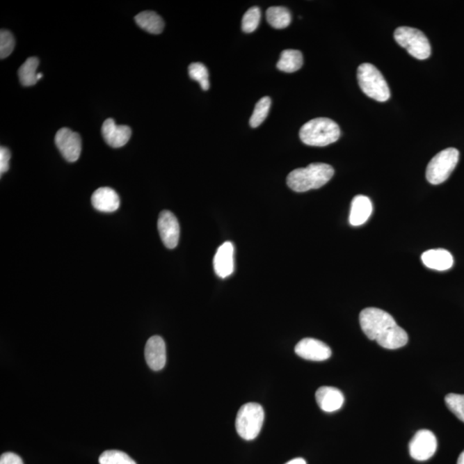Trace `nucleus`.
Segmentation results:
<instances>
[{"label":"nucleus","instance_id":"nucleus-1","mask_svg":"<svg viewBox=\"0 0 464 464\" xmlns=\"http://www.w3.org/2000/svg\"><path fill=\"white\" fill-rule=\"evenodd\" d=\"M360 323L365 335L382 348L397 349L407 344L406 331L398 326L393 317L385 310L367 308L360 312Z\"/></svg>","mask_w":464,"mask_h":464},{"label":"nucleus","instance_id":"nucleus-2","mask_svg":"<svg viewBox=\"0 0 464 464\" xmlns=\"http://www.w3.org/2000/svg\"><path fill=\"white\" fill-rule=\"evenodd\" d=\"M335 174L334 168L323 163H310L305 168H298L288 175V187L295 192L303 193L323 187Z\"/></svg>","mask_w":464,"mask_h":464},{"label":"nucleus","instance_id":"nucleus-3","mask_svg":"<svg viewBox=\"0 0 464 464\" xmlns=\"http://www.w3.org/2000/svg\"><path fill=\"white\" fill-rule=\"evenodd\" d=\"M341 130L338 124L328 118H316L305 124L299 131L303 143L310 146H327L339 140Z\"/></svg>","mask_w":464,"mask_h":464},{"label":"nucleus","instance_id":"nucleus-4","mask_svg":"<svg viewBox=\"0 0 464 464\" xmlns=\"http://www.w3.org/2000/svg\"><path fill=\"white\" fill-rule=\"evenodd\" d=\"M357 78L360 89L367 97L381 102L390 99V90L388 83L375 65L361 64L358 68Z\"/></svg>","mask_w":464,"mask_h":464},{"label":"nucleus","instance_id":"nucleus-5","mask_svg":"<svg viewBox=\"0 0 464 464\" xmlns=\"http://www.w3.org/2000/svg\"><path fill=\"white\" fill-rule=\"evenodd\" d=\"M264 418V409L260 404L250 403L243 405L237 415V433L243 440H255L261 432Z\"/></svg>","mask_w":464,"mask_h":464},{"label":"nucleus","instance_id":"nucleus-6","mask_svg":"<svg viewBox=\"0 0 464 464\" xmlns=\"http://www.w3.org/2000/svg\"><path fill=\"white\" fill-rule=\"evenodd\" d=\"M396 42L407 49L410 56L418 60H426L432 54V47L424 33L417 29L399 27L394 33Z\"/></svg>","mask_w":464,"mask_h":464},{"label":"nucleus","instance_id":"nucleus-7","mask_svg":"<svg viewBox=\"0 0 464 464\" xmlns=\"http://www.w3.org/2000/svg\"><path fill=\"white\" fill-rule=\"evenodd\" d=\"M458 160L459 152L456 148L445 149L438 153L427 166V181L433 185L443 184L455 170Z\"/></svg>","mask_w":464,"mask_h":464},{"label":"nucleus","instance_id":"nucleus-8","mask_svg":"<svg viewBox=\"0 0 464 464\" xmlns=\"http://www.w3.org/2000/svg\"><path fill=\"white\" fill-rule=\"evenodd\" d=\"M438 442L429 430H419L409 443V453L417 461H426L435 454Z\"/></svg>","mask_w":464,"mask_h":464},{"label":"nucleus","instance_id":"nucleus-9","mask_svg":"<svg viewBox=\"0 0 464 464\" xmlns=\"http://www.w3.org/2000/svg\"><path fill=\"white\" fill-rule=\"evenodd\" d=\"M56 144L62 156L68 162L74 163L81 154L82 141L79 134L67 127L57 131Z\"/></svg>","mask_w":464,"mask_h":464},{"label":"nucleus","instance_id":"nucleus-10","mask_svg":"<svg viewBox=\"0 0 464 464\" xmlns=\"http://www.w3.org/2000/svg\"><path fill=\"white\" fill-rule=\"evenodd\" d=\"M158 229L161 240L166 248H175L177 246L180 237V225L177 217L170 211H161Z\"/></svg>","mask_w":464,"mask_h":464},{"label":"nucleus","instance_id":"nucleus-11","mask_svg":"<svg viewBox=\"0 0 464 464\" xmlns=\"http://www.w3.org/2000/svg\"><path fill=\"white\" fill-rule=\"evenodd\" d=\"M295 353L303 359L312 361L327 360L332 354L330 346L313 338H305L299 342L295 346Z\"/></svg>","mask_w":464,"mask_h":464},{"label":"nucleus","instance_id":"nucleus-12","mask_svg":"<svg viewBox=\"0 0 464 464\" xmlns=\"http://www.w3.org/2000/svg\"><path fill=\"white\" fill-rule=\"evenodd\" d=\"M145 358L152 370H162L166 364V346L162 337L154 335L148 339L145 349Z\"/></svg>","mask_w":464,"mask_h":464},{"label":"nucleus","instance_id":"nucleus-13","mask_svg":"<svg viewBox=\"0 0 464 464\" xmlns=\"http://www.w3.org/2000/svg\"><path fill=\"white\" fill-rule=\"evenodd\" d=\"M102 134L106 143L113 148H120L129 141L131 131L129 127L116 125L114 120L107 119L102 127Z\"/></svg>","mask_w":464,"mask_h":464},{"label":"nucleus","instance_id":"nucleus-14","mask_svg":"<svg viewBox=\"0 0 464 464\" xmlns=\"http://www.w3.org/2000/svg\"><path fill=\"white\" fill-rule=\"evenodd\" d=\"M215 273L219 278L225 279L234 271V246L231 242H225L218 248L214 260Z\"/></svg>","mask_w":464,"mask_h":464},{"label":"nucleus","instance_id":"nucleus-15","mask_svg":"<svg viewBox=\"0 0 464 464\" xmlns=\"http://www.w3.org/2000/svg\"><path fill=\"white\" fill-rule=\"evenodd\" d=\"M316 400L321 410L327 413L339 410L345 401L341 390L330 386L321 387L317 390Z\"/></svg>","mask_w":464,"mask_h":464},{"label":"nucleus","instance_id":"nucleus-16","mask_svg":"<svg viewBox=\"0 0 464 464\" xmlns=\"http://www.w3.org/2000/svg\"><path fill=\"white\" fill-rule=\"evenodd\" d=\"M91 203L97 211L113 213L119 209L120 200L114 189L104 187L96 190L91 197Z\"/></svg>","mask_w":464,"mask_h":464},{"label":"nucleus","instance_id":"nucleus-17","mask_svg":"<svg viewBox=\"0 0 464 464\" xmlns=\"http://www.w3.org/2000/svg\"><path fill=\"white\" fill-rule=\"evenodd\" d=\"M422 261L426 268L437 270V271H447L452 268L454 259L452 255L444 248L430 250L422 255Z\"/></svg>","mask_w":464,"mask_h":464},{"label":"nucleus","instance_id":"nucleus-18","mask_svg":"<svg viewBox=\"0 0 464 464\" xmlns=\"http://www.w3.org/2000/svg\"><path fill=\"white\" fill-rule=\"evenodd\" d=\"M372 214V204L367 196L357 195L354 197L349 215V222L353 226L365 224Z\"/></svg>","mask_w":464,"mask_h":464},{"label":"nucleus","instance_id":"nucleus-19","mask_svg":"<svg viewBox=\"0 0 464 464\" xmlns=\"http://www.w3.org/2000/svg\"><path fill=\"white\" fill-rule=\"evenodd\" d=\"M135 22L138 26L143 29L146 32L151 33V34L158 35L163 31L164 22L163 18L159 14L151 12V10H145V12L138 14L135 17Z\"/></svg>","mask_w":464,"mask_h":464},{"label":"nucleus","instance_id":"nucleus-20","mask_svg":"<svg viewBox=\"0 0 464 464\" xmlns=\"http://www.w3.org/2000/svg\"><path fill=\"white\" fill-rule=\"evenodd\" d=\"M303 63L304 60L301 51L287 49L281 53L277 68L281 72L291 73L298 71L302 67Z\"/></svg>","mask_w":464,"mask_h":464},{"label":"nucleus","instance_id":"nucleus-21","mask_svg":"<svg viewBox=\"0 0 464 464\" xmlns=\"http://www.w3.org/2000/svg\"><path fill=\"white\" fill-rule=\"evenodd\" d=\"M266 20L273 28L282 29L289 26L291 14L283 6H273L266 10Z\"/></svg>","mask_w":464,"mask_h":464},{"label":"nucleus","instance_id":"nucleus-22","mask_svg":"<svg viewBox=\"0 0 464 464\" xmlns=\"http://www.w3.org/2000/svg\"><path fill=\"white\" fill-rule=\"evenodd\" d=\"M39 65L38 58L31 57L27 58L26 61L21 65L18 70V77L20 82L24 86H35L39 81L36 72Z\"/></svg>","mask_w":464,"mask_h":464},{"label":"nucleus","instance_id":"nucleus-23","mask_svg":"<svg viewBox=\"0 0 464 464\" xmlns=\"http://www.w3.org/2000/svg\"><path fill=\"white\" fill-rule=\"evenodd\" d=\"M271 104V99L269 97H262L261 100L258 101L250 120V124L252 127H254V129L255 127H258L264 122L266 117H268Z\"/></svg>","mask_w":464,"mask_h":464},{"label":"nucleus","instance_id":"nucleus-24","mask_svg":"<svg viewBox=\"0 0 464 464\" xmlns=\"http://www.w3.org/2000/svg\"><path fill=\"white\" fill-rule=\"evenodd\" d=\"M189 74L190 78L200 83L203 90H209V72H208L206 65L202 63H199V62L190 64L189 67Z\"/></svg>","mask_w":464,"mask_h":464},{"label":"nucleus","instance_id":"nucleus-25","mask_svg":"<svg viewBox=\"0 0 464 464\" xmlns=\"http://www.w3.org/2000/svg\"><path fill=\"white\" fill-rule=\"evenodd\" d=\"M261 21V10L257 6L251 7L243 15L242 29L243 32L252 33L259 26Z\"/></svg>","mask_w":464,"mask_h":464},{"label":"nucleus","instance_id":"nucleus-26","mask_svg":"<svg viewBox=\"0 0 464 464\" xmlns=\"http://www.w3.org/2000/svg\"><path fill=\"white\" fill-rule=\"evenodd\" d=\"M100 464H136L134 459L120 451H106L100 456Z\"/></svg>","mask_w":464,"mask_h":464},{"label":"nucleus","instance_id":"nucleus-27","mask_svg":"<svg viewBox=\"0 0 464 464\" xmlns=\"http://www.w3.org/2000/svg\"><path fill=\"white\" fill-rule=\"evenodd\" d=\"M445 401L452 414L464 422V394H449Z\"/></svg>","mask_w":464,"mask_h":464},{"label":"nucleus","instance_id":"nucleus-28","mask_svg":"<svg viewBox=\"0 0 464 464\" xmlns=\"http://www.w3.org/2000/svg\"><path fill=\"white\" fill-rule=\"evenodd\" d=\"M15 47L14 36L8 31L2 29L0 32V58L1 60L10 56Z\"/></svg>","mask_w":464,"mask_h":464},{"label":"nucleus","instance_id":"nucleus-29","mask_svg":"<svg viewBox=\"0 0 464 464\" xmlns=\"http://www.w3.org/2000/svg\"><path fill=\"white\" fill-rule=\"evenodd\" d=\"M10 158H12V154H10V150L1 146L0 148V174L1 175L9 170Z\"/></svg>","mask_w":464,"mask_h":464},{"label":"nucleus","instance_id":"nucleus-30","mask_svg":"<svg viewBox=\"0 0 464 464\" xmlns=\"http://www.w3.org/2000/svg\"><path fill=\"white\" fill-rule=\"evenodd\" d=\"M0 464H24V463L19 456L13 452H6L1 455Z\"/></svg>","mask_w":464,"mask_h":464},{"label":"nucleus","instance_id":"nucleus-31","mask_svg":"<svg viewBox=\"0 0 464 464\" xmlns=\"http://www.w3.org/2000/svg\"><path fill=\"white\" fill-rule=\"evenodd\" d=\"M286 464H307L305 459L303 458H295L291 460V461L287 463Z\"/></svg>","mask_w":464,"mask_h":464},{"label":"nucleus","instance_id":"nucleus-32","mask_svg":"<svg viewBox=\"0 0 464 464\" xmlns=\"http://www.w3.org/2000/svg\"><path fill=\"white\" fill-rule=\"evenodd\" d=\"M458 464H464V451L459 456Z\"/></svg>","mask_w":464,"mask_h":464}]
</instances>
